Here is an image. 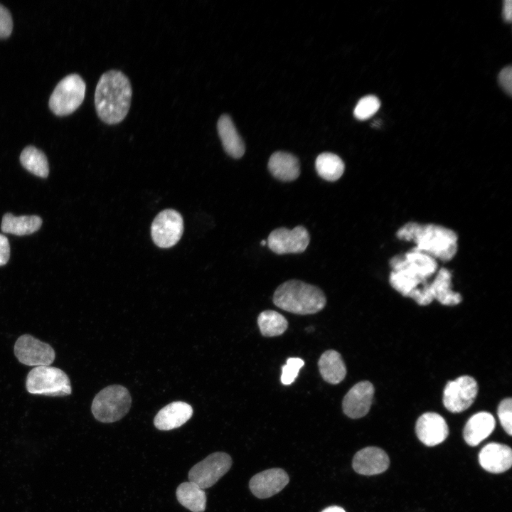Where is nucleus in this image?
<instances>
[{"label": "nucleus", "mask_w": 512, "mask_h": 512, "mask_svg": "<svg viewBox=\"0 0 512 512\" xmlns=\"http://www.w3.org/2000/svg\"><path fill=\"white\" fill-rule=\"evenodd\" d=\"M479 460L486 471L491 473H502L510 469L512 464L511 449L505 444L489 443L479 452Z\"/></svg>", "instance_id": "obj_16"}, {"label": "nucleus", "mask_w": 512, "mask_h": 512, "mask_svg": "<svg viewBox=\"0 0 512 512\" xmlns=\"http://www.w3.org/2000/svg\"><path fill=\"white\" fill-rule=\"evenodd\" d=\"M498 82L502 89L509 95L512 92V68L507 66L498 75Z\"/></svg>", "instance_id": "obj_34"}, {"label": "nucleus", "mask_w": 512, "mask_h": 512, "mask_svg": "<svg viewBox=\"0 0 512 512\" xmlns=\"http://www.w3.org/2000/svg\"><path fill=\"white\" fill-rule=\"evenodd\" d=\"M396 235L400 240L413 241L416 245L415 250L435 260H451L457 252V234L439 225L409 222L398 229Z\"/></svg>", "instance_id": "obj_2"}, {"label": "nucleus", "mask_w": 512, "mask_h": 512, "mask_svg": "<svg viewBox=\"0 0 512 512\" xmlns=\"http://www.w3.org/2000/svg\"><path fill=\"white\" fill-rule=\"evenodd\" d=\"M41 225L42 220L37 215L15 216L8 213L2 218L1 228L4 233L21 236L33 233Z\"/></svg>", "instance_id": "obj_25"}, {"label": "nucleus", "mask_w": 512, "mask_h": 512, "mask_svg": "<svg viewBox=\"0 0 512 512\" xmlns=\"http://www.w3.org/2000/svg\"><path fill=\"white\" fill-rule=\"evenodd\" d=\"M26 388L31 394L47 396H66L72 392L67 374L60 368L49 366L31 369L26 377Z\"/></svg>", "instance_id": "obj_5"}, {"label": "nucleus", "mask_w": 512, "mask_h": 512, "mask_svg": "<svg viewBox=\"0 0 512 512\" xmlns=\"http://www.w3.org/2000/svg\"><path fill=\"white\" fill-rule=\"evenodd\" d=\"M498 417L500 422L509 435L512 434V400L511 398L503 399L498 407Z\"/></svg>", "instance_id": "obj_32"}, {"label": "nucleus", "mask_w": 512, "mask_h": 512, "mask_svg": "<svg viewBox=\"0 0 512 512\" xmlns=\"http://www.w3.org/2000/svg\"><path fill=\"white\" fill-rule=\"evenodd\" d=\"M321 512H346V511L341 507L333 506H329V507L325 508Z\"/></svg>", "instance_id": "obj_37"}, {"label": "nucleus", "mask_w": 512, "mask_h": 512, "mask_svg": "<svg viewBox=\"0 0 512 512\" xmlns=\"http://www.w3.org/2000/svg\"><path fill=\"white\" fill-rule=\"evenodd\" d=\"M232 466V459L225 452H214L195 464L188 472L189 481L202 489L214 485Z\"/></svg>", "instance_id": "obj_7"}, {"label": "nucleus", "mask_w": 512, "mask_h": 512, "mask_svg": "<svg viewBox=\"0 0 512 512\" xmlns=\"http://www.w3.org/2000/svg\"><path fill=\"white\" fill-rule=\"evenodd\" d=\"M374 395V387L367 380L355 384L346 394L342 409L346 415L352 419L364 417L369 411Z\"/></svg>", "instance_id": "obj_12"}, {"label": "nucleus", "mask_w": 512, "mask_h": 512, "mask_svg": "<svg viewBox=\"0 0 512 512\" xmlns=\"http://www.w3.org/2000/svg\"><path fill=\"white\" fill-rule=\"evenodd\" d=\"M285 471L273 468L253 476L249 483L251 492L259 498H270L281 491L289 483Z\"/></svg>", "instance_id": "obj_13"}, {"label": "nucleus", "mask_w": 512, "mask_h": 512, "mask_svg": "<svg viewBox=\"0 0 512 512\" xmlns=\"http://www.w3.org/2000/svg\"><path fill=\"white\" fill-rule=\"evenodd\" d=\"M315 168L321 178L328 181H335L343 175L345 165L336 154L324 152L316 157Z\"/></svg>", "instance_id": "obj_27"}, {"label": "nucleus", "mask_w": 512, "mask_h": 512, "mask_svg": "<svg viewBox=\"0 0 512 512\" xmlns=\"http://www.w3.org/2000/svg\"><path fill=\"white\" fill-rule=\"evenodd\" d=\"M266 242H267L266 240H262V241L261 242V245H262V246H265V245H266Z\"/></svg>", "instance_id": "obj_38"}, {"label": "nucleus", "mask_w": 512, "mask_h": 512, "mask_svg": "<svg viewBox=\"0 0 512 512\" xmlns=\"http://www.w3.org/2000/svg\"><path fill=\"white\" fill-rule=\"evenodd\" d=\"M132 95L131 83L123 73L111 70L103 73L95 92L98 117L108 124L121 122L129 112Z\"/></svg>", "instance_id": "obj_1"}, {"label": "nucleus", "mask_w": 512, "mask_h": 512, "mask_svg": "<svg viewBox=\"0 0 512 512\" xmlns=\"http://www.w3.org/2000/svg\"><path fill=\"white\" fill-rule=\"evenodd\" d=\"M389 464V457L383 449L368 447L354 455L352 466L357 473L369 476L383 473L388 468Z\"/></svg>", "instance_id": "obj_15"}, {"label": "nucleus", "mask_w": 512, "mask_h": 512, "mask_svg": "<svg viewBox=\"0 0 512 512\" xmlns=\"http://www.w3.org/2000/svg\"><path fill=\"white\" fill-rule=\"evenodd\" d=\"M390 263L404 266L426 280L437 272L438 267L434 258L414 248L402 256L393 257Z\"/></svg>", "instance_id": "obj_18"}, {"label": "nucleus", "mask_w": 512, "mask_h": 512, "mask_svg": "<svg viewBox=\"0 0 512 512\" xmlns=\"http://www.w3.org/2000/svg\"><path fill=\"white\" fill-rule=\"evenodd\" d=\"M192 407L182 401L171 402L156 415L154 424L159 430H171L185 424L192 416Z\"/></svg>", "instance_id": "obj_17"}, {"label": "nucleus", "mask_w": 512, "mask_h": 512, "mask_svg": "<svg viewBox=\"0 0 512 512\" xmlns=\"http://www.w3.org/2000/svg\"><path fill=\"white\" fill-rule=\"evenodd\" d=\"M271 174L281 181H292L300 174L299 161L294 155L285 151L274 152L268 161Z\"/></svg>", "instance_id": "obj_20"}, {"label": "nucleus", "mask_w": 512, "mask_h": 512, "mask_svg": "<svg viewBox=\"0 0 512 512\" xmlns=\"http://www.w3.org/2000/svg\"><path fill=\"white\" fill-rule=\"evenodd\" d=\"M13 28V21L10 12L0 4V38L8 37Z\"/></svg>", "instance_id": "obj_33"}, {"label": "nucleus", "mask_w": 512, "mask_h": 512, "mask_svg": "<svg viewBox=\"0 0 512 512\" xmlns=\"http://www.w3.org/2000/svg\"><path fill=\"white\" fill-rule=\"evenodd\" d=\"M14 354L18 361L29 366L50 365L55 358L53 347L30 334L18 338L14 345Z\"/></svg>", "instance_id": "obj_10"}, {"label": "nucleus", "mask_w": 512, "mask_h": 512, "mask_svg": "<svg viewBox=\"0 0 512 512\" xmlns=\"http://www.w3.org/2000/svg\"><path fill=\"white\" fill-rule=\"evenodd\" d=\"M496 421L488 412H479L472 415L466 422L463 436L470 446H476L494 431Z\"/></svg>", "instance_id": "obj_19"}, {"label": "nucleus", "mask_w": 512, "mask_h": 512, "mask_svg": "<svg viewBox=\"0 0 512 512\" xmlns=\"http://www.w3.org/2000/svg\"><path fill=\"white\" fill-rule=\"evenodd\" d=\"M310 236L307 230L298 225L292 230L279 228L270 233L267 238L269 248L278 255L301 253L307 247Z\"/></svg>", "instance_id": "obj_11"}, {"label": "nucleus", "mask_w": 512, "mask_h": 512, "mask_svg": "<svg viewBox=\"0 0 512 512\" xmlns=\"http://www.w3.org/2000/svg\"><path fill=\"white\" fill-rule=\"evenodd\" d=\"M450 271L446 268H441L437 271L432 282L430 284L433 299L438 300L443 305L454 306L462 302L461 294L452 289Z\"/></svg>", "instance_id": "obj_24"}, {"label": "nucleus", "mask_w": 512, "mask_h": 512, "mask_svg": "<svg viewBox=\"0 0 512 512\" xmlns=\"http://www.w3.org/2000/svg\"><path fill=\"white\" fill-rule=\"evenodd\" d=\"M273 303L286 311L299 314H314L326 306V298L319 287L296 279L281 284L273 295Z\"/></svg>", "instance_id": "obj_3"}, {"label": "nucleus", "mask_w": 512, "mask_h": 512, "mask_svg": "<svg viewBox=\"0 0 512 512\" xmlns=\"http://www.w3.org/2000/svg\"><path fill=\"white\" fill-rule=\"evenodd\" d=\"M21 165L33 174L46 178L49 174L47 158L43 152L33 146H26L20 155Z\"/></svg>", "instance_id": "obj_28"}, {"label": "nucleus", "mask_w": 512, "mask_h": 512, "mask_svg": "<svg viewBox=\"0 0 512 512\" xmlns=\"http://www.w3.org/2000/svg\"><path fill=\"white\" fill-rule=\"evenodd\" d=\"M178 501L192 512H203L206 506V493L196 484L187 481L181 483L176 489Z\"/></svg>", "instance_id": "obj_26"}, {"label": "nucleus", "mask_w": 512, "mask_h": 512, "mask_svg": "<svg viewBox=\"0 0 512 512\" xmlns=\"http://www.w3.org/2000/svg\"><path fill=\"white\" fill-rule=\"evenodd\" d=\"M10 257V245L7 238L0 234V266L7 263Z\"/></svg>", "instance_id": "obj_35"}, {"label": "nucleus", "mask_w": 512, "mask_h": 512, "mask_svg": "<svg viewBox=\"0 0 512 512\" xmlns=\"http://www.w3.org/2000/svg\"><path fill=\"white\" fill-rule=\"evenodd\" d=\"M319 373L328 383H340L346 375V367L341 354L335 350L324 351L318 361Z\"/></svg>", "instance_id": "obj_23"}, {"label": "nucleus", "mask_w": 512, "mask_h": 512, "mask_svg": "<svg viewBox=\"0 0 512 512\" xmlns=\"http://www.w3.org/2000/svg\"><path fill=\"white\" fill-rule=\"evenodd\" d=\"M478 393L476 380L469 375L459 376L449 381L443 392V404L452 412H460L469 408Z\"/></svg>", "instance_id": "obj_8"}, {"label": "nucleus", "mask_w": 512, "mask_h": 512, "mask_svg": "<svg viewBox=\"0 0 512 512\" xmlns=\"http://www.w3.org/2000/svg\"><path fill=\"white\" fill-rule=\"evenodd\" d=\"M85 83L77 74L62 79L55 87L49 100V107L56 115L65 116L75 111L84 100Z\"/></svg>", "instance_id": "obj_6"}, {"label": "nucleus", "mask_w": 512, "mask_h": 512, "mask_svg": "<svg viewBox=\"0 0 512 512\" xmlns=\"http://www.w3.org/2000/svg\"><path fill=\"white\" fill-rule=\"evenodd\" d=\"M217 128L225 152L235 159L242 157L245 151V144L231 118L228 114L221 115L218 121Z\"/></svg>", "instance_id": "obj_21"}, {"label": "nucleus", "mask_w": 512, "mask_h": 512, "mask_svg": "<svg viewBox=\"0 0 512 512\" xmlns=\"http://www.w3.org/2000/svg\"><path fill=\"white\" fill-rule=\"evenodd\" d=\"M257 325L260 333L265 337L282 335L288 328L287 319L274 310L262 311L257 317Z\"/></svg>", "instance_id": "obj_29"}, {"label": "nucleus", "mask_w": 512, "mask_h": 512, "mask_svg": "<svg viewBox=\"0 0 512 512\" xmlns=\"http://www.w3.org/2000/svg\"><path fill=\"white\" fill-rule=\"evenodd\" d=\"M131 403L128 390L119 385H112L103 388L95 395L91 410L97 420L110 423L127 415Z\"/></svg>", "instance_id": "obj_4"}, {"label": "nucleus", "mask_w": 512, "mask_h": 512, "mask_svg": "<svg viewBox=\"0 0 512 512\" xmlns=\"http://www.w3.org/2000/svg\"><path fill=\"white\" fill-rule=\"evenodd\" d=\"M415 430L419 439L429 447L442 443L449 434L446 421L435 412L422 415L417 420Z\"/></svg>", "instance_id": "obj_14"}, {"label": "nucleus", "mask_w": 512, "mask_h": 512, "mask_svg": "<svg viewBox=\"0 0 512 512\" xmlns=\"http://www.w3.org/2000/svg\"><path fill=\"white\" fill-rule=\"evenodd\" d=\"M380 102L374 95L362 97L354 109V116L360 120H365L372 117L380 108Z\"/></svg>", "instance_id": "obj_30"}, {"label": "nucleus", "mask_w": 512, "mask_h": 512, "mask_svg": "<svg viewBox=\"0 0 512 512\" xmlns=\"http://www.w3.org/2000/svg\"><path fill=\"white\" fill-rule=\"evenodd\" d=\"M390 265L392 268L389 276L390 284L404 297H410L415 289L427 284V280L405 267L396 264Z\"/></svg>", "instance_id": "obj_22"}, {"label": "nucleus", "mask_w": 512, "mask_h": 512, "mask_svg": "<svg viewBox=\"0 0 512 512\" xmlns=\"http://www.w3.org/2000/svg\"><path fill=\"white\" fill-rule=\"evenodd\" d=\"M304 362L300 358H289L282 368L281 382L284 385H290L297 378L300 368Z\"/></svg>", "instance_id": "obj_31"}, {"label": "nucleus", "mask_w": 512, "mask_h": 512, "mask_svg": "<svg viewBox=\"0 0 512 512\" xmlns=\"http://www.w3.org/2000/svg\"><path fill=\"white\" fill-rule=\"evenodd\" d=\"M512 2L511 0H506L503 3V15L506 21H511L512 18Z\"/></svg>", "instance_id": "obj_36"}, {"label": "nucleus", "mask_w": 512, "mask_h": 512, "mask_svg": "<svg viewBox=\"0 0 512 512\" xmlns=\"http://www.w3.org/2000/svg\"><path fill=\"white\" fill-rule=\"evenodd\" d=\"M183 230V218L175 210L160 212L154 218L151 228L154 242L159 247L168 248L176 245Z\"/></svg>", "instance_id": "obj_9"}]
</instances>
